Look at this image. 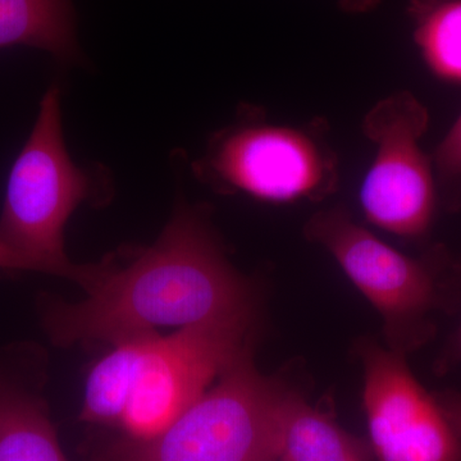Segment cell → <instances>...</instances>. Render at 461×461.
Listing matches in <instances>:
<instances>
[{
  "instance_id": "cell-1",
  "label": "cell",
  "mask_w": 461,
  "mask_h": 461,
  "mask_svg": "<svg viewBox=\"0 0 461 461\" xmlns=\"http://www.w3.org/2000/svg\"><path fill=\"white\" fill-rule=\"evenodd\" d=\"M80 303L47 309L45 330L56 345L118 344L215 318L253 313L247 281L224 257L204 214L182 206L156 244L123 268L93 266Z\"/></svg>"
},
{
  "instance_id": "cell-2",
  "label": "cell",
  "mask_w": 461,
  "mask_h": 461,
  "mask_svg": "<svg viewBox=\"0 0 461 461\" xmlns=\"http://www.w3.org/2000/svg\"><path fill=\"white\" fill-rule=\"evenodd\" d=\"M304 233L329 251L375 306L391 350L406 355L426 345L436 333L435 315L459 304L454 262L442 247L421 258L406 256L355 222L344 208L318 212Z\"/></svg>"
},
{
  "instance_id": "cell-3",
  "label": "cell",
  "mask_w": 461,
  "mask_h": 461,
  "mask_svg": "<svg viewBox=\"0 0 461 461\" xmlns=\"http://www.w3.org/2000/svg\"><path fill=\"white\" fill-rule=\"evenodd\" d=\"M287 388L258 371L253 346L213 388L148 441L122 442L113 461H280L281 406Z\"/></svg>"
},
{
  "instance_id": "cell-4",
  "label": "cell",
  "mask_w": 461,
  "mask_h": 461,
  "mask_svg": "<svg viewBox=\"0 0 461 461\" xmlns=\"http://www.w3.org/2000/svg\"><path fill=\"white\" fill-rule=\"evenodd\" d=\"M90 189L89 176L67 151L60 89L53 85L42 96L32 135L9 173L0 239L27 258L36 271L68 277L84 286L91 266L69 262L65 229Z\"/></svg>"
},
{
  "instance_id": "cell-5",
  "label": "cell",
  "mask_w": 461,
  "mask_h": 461,
  "mask_svg": "<svg viewBox=\"0 0 461 461\" xmlns=\"http://www.w3.org/2000/svg\"><path fill=\"white\" fill-rule=\"evenodd\" d=\"M320 121L290 126L244 120L218 132L195 165L215 189L272 204L321 202L338 190L339 158Z\"/></svg>"
},
{
  "instance_id": "cell-6",
  "label": "cell",
  "mask_w": 461,
  "mask_h": 461,
  "mask_svg": "<svg viewBox=\"0 0 461 461\" xmlns=\"http://www.w3.org/2000/svg\"><path fill=\"white\" fill-rule=\"evenodd\" d=\"M253 321L254 312L182 327L167 338L151 336L118 424L127 439L159 436L198 402L253 346Z\"/></svg>"
},
{
  "instance_id": "cell-7",
  "label": "cell",
  "mask_w": 461,
  "mask_h": 461,
  "mask_svg": "<svg viewBox=\"0 0 461 461\" xmlns=\"http://www.w3.org/2000/svg\"><path fill=\"white\" fill-rule=\"evenodd\" d=\"M429 126L426 105L408 90L379 100L366 114L364 135L375 157L360 189L366 221L406 240L426 238L435 218L432 158L420 148Z\"/></svg>"
},
{
  "instance_id": "cell-8",
  "label": "cell",
  "mask_w": 461,
  "mask_h": 461,
  "mask_svg": "<svg viewBox=\"0 0 461 461\" xmlns=\"http://www.w3.org/2000/svg\"><path fill=\"white\" fill-rule=\"evenodd\" d=\"M363 408L378 461H461V438L412 375L405 354L366 339Z\"/></svg>"
},
{
  "instance_id": "cell-9",
  "label": "cell",
  "mask_w": 461,
  "mask_h": 461,
  "mask_svg": "<svg viewBox=\"0 0 461 461\" xmlns=\"http://www.w3.org/2000/svg\"><path fill=\"white\" fill-rule=\"evenodd\" d=\"M280 461H373L369 442L287 390L281 406Z\"/></svg>"
},
{
  "instance_id": "cell-10",
  "label": "cell",
  "mask_w": 461,
  "mask_h": 461,
  "mask_svg": "<svg viewBox=\"0 0 461 461\" xmlns=\"http://www.w3.org/2000/svg\"><path fill=\"white\" fill-rule=\"evenodd\" d=\"M14 45L72 62L78 54L72 0H0V50Z\"/></svg>"
},
{
  "instance_id": "cell-11",
  "label": "cell",
  "mask_w": 461,
  "mask_h": 461,
  "mask_svg": "<svg viewBox=\"0 0 461 461\" xmlns=\"http://www.w3.org/2000/svg\"><path fill=\"white\" fill-rule=\"evenodd\" d=\"M0 461H69L38 397L0 379Z\"/></svg>"
},
{
  "instance_id": "cell-12",
  "label": "cell",
  "mask_w": 461,
  "mask_h": 461,
  "mask_svg": "<svg viewBox=\"0 0 461 461\" xmlns=\"http://www.w3.org/2000/svg\"><path fill=\"white\" fill-rule=\"evenodd\" d=\"M156 333L114 344L113 350L91 369L85 386L81 420L118 427L129 402L139 364L149 339Z\"/></svg>"
},
{
  "instance_id": "cell-13",
  "label": "cell",
  "mask_w": 461,
  "mask_h": 461,
  "mask_svg": "<svg viewBox=\"0 0 461 461\" xmlns=\"http://www.w3.org/2000/svg\"><path fill=\"white\" fill-rule=\"evenodd\" d=\"M408 14L412 39L430 74L461 86V0H411Z\"/></svg>"
},
{
  "instance_id": "cell-14",
  "label": "cell",
  "mask_w": 461,
  "mask_h": 461,
  "mask_svg": "<svg viewBox=\"0 0 461 461\" xmlns=\"http://www.w3.org/2000/svg\"><path fill=\"white\" fill-rule=\"evenodd\" d=\"M432 158L437 193L446 209H461V113Z\"/></svg>"
},
{
  "instance_id": "cell-15",
  "label": "cell",
  "mask_w": 461,
  "mask_h": 461,
  "mask_svg": "<svg viewBox=\"0 0 461 461\" xmlns=\"http://www.w3.org/2000/svg\"><path fill=\"white\" fill-rule=\"evenodd\" d=\"M435 397L445 417L461 438V393L447 390L435 393Z\"/></svg>"
},
{
  "instance_id": "cell-16",
  "label": "cell",
  "mask_w": 461,
  "mask_h": 461,
  "mask_svg": "<svg viewBox=\"0 0 461 461\" xmlns=\"http://www.w3.org/2000/svg\"><path fill=\"white\" fill-rule=\"evenodd\" d=\"M0 269H14V271H36L35 266L23 254L5 244L0 239Z\"/></svg>"
},
{
  "instance_id": "cell-17",
  "label": "cell",
  "mask_w": 461,
  "mask_h": 461,
  "mask_svg": "<svg viewBox=\"0 0 461 461\" xmlns=\"http://www.w3.org/2000/svg\"><path fill=\"white\" fill-rule=\"evenodd\" d=\"M459 364H461V323L459 329L454 333L453 339L446 346L444 353L437 360L436 369L439 373H446Z\"/></svg>"
},
{
  "instance_id": "cell-18",
  "label": "cell",
  "mask_w": 461,
  "mask_h": 461,
  "mask_svg": "<svg viewBox=\"0 0 461 461\" xmlns=\"http://www.w3.org/2000/svg\"><path fill=\"white\" fill-rule=\"evenodd\" d=\"M382 0H339V8L348 14H366L381 5Z\"/></svg>"
},
{
  "instance_id": "cell-19",
  "label": "cell",
  "mask_w": 461,
  "mask_h": 461,
  "mask_svg": "<svg viewBox=\"0 0 461 461\" xmlns=\"http://www.w3.org/2000/svg\"><path fill=\"white\" fill-rule=\"evenodd\" d=\"M454 276L455 281L461 287V260L460 262L454 263Z\"/></svg>"
}]
</instances>
